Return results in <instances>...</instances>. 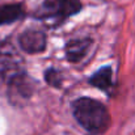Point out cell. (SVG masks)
I'll return each mask as SVG.
<instances>
[{"label": "cell", "mask_w": 135, "mask_h": 135, "mask_svg": "<svg viewBox=\"0 0 135 135\" xmlns=\"http://www.w3.org/2000/svg\"><path fill=\"white\" fill-rule=\"evenodd\" d=\"M72 113L81 127L92 134H102L110 126V114L104 104L90 97L72 102Z\"/></svg>", "instance_id": "1"}, {"label": "cell", "mask_w": 135, "mask_h": 135, "mask_svg": "<svg viewBox=\"0 0 135 135\" xmlns=\"http://www.w3.org/2000/svg\"><path fill=\"white\" fill-rule=\"evenodd\" d=\"M83 5L80 0H45L34 12V17L40 20H52L60 24L66 18L79 13Z\"/></svg>", "instance_id": "2"}, {"label": "cell", "mask_w": 135, "mask_h": 135, "mask_svg": "<svg viewBox=\"0 0 135 135\" xmlns=\"http://www.w3.org/2000/svg\"><path fill=\"white\" fill-rule=\"evenodd\" d=\"M18 45L28 54H38L46 49V34L37 29H26L18 36Z\"/></svg>", "instance_id": "3"}, {"label": "cell", "mask_w": 135, "mask_h": 135, "mask_svg": "<svg viewBox=\"0 0 135 135\" xmlns=\"http://www.w3.org/2000/svg\"><path fill=\"white\" fill-rule=\"evenodd\" d=\"M90 38H78L67 42L66 45V58L71 63H78L83 58H85L90 45H92Z\"/></svg>", "instance_id": "4"}, {"label": "cell", "mask_w": 135, "mask_h": 135, "mask_svg": "<svg viewBox=\"0 0 135 135\" xmlns=\"http://www.w3.org/2000/svg\"><path fill=\"white\" fill-rule=\"evenodd\" d=\"M9 92L11 96H18V98H29L33 92L32 81L26 78V75L13 76L9 83Z\"/></svg>", "instance_id": "5"}, {"label": "cell", "mask_w": 135, "mask_h": 135, "mask_svg": "<svg viewBox=\"0 0 135 135\" xmlns=\"http://www.w3.org/2000/svg\"><path fill=\"white\" fill-rule=\"evenodd\" d=\"M89 84L98 89L108 92L113 85V72L109 66H104L97 72H94L89 79Z\"/></svg>", "instance_id": "6"}, {"label": "cell", "mask_w": 135, "mask_h": 135, "mask_svg": "<svg viewBox=\"0 0 135 135\" xmlns=\"http://www.w3.org/2000/svg\"><path fill=\"white\" fill-rule=\"evenodd\" d=\"M24 15L21 4H4L0 5V25L11 24Z\"/></svg>", "instance_id": "7"}, {"label": "cell", "mask_w": 135, "mask_h": 135, "mask_svg": "<svg viewBox=\"0 0 135 135\" xmlns=\"http://www.w3.org/2000/svg\"><path fill=\"white\" fill-rule=\"evenodd\" d=\"M45 80L47 84H50V85L54 87V88H60L62 81H63L60 72H59L58 70H55V68H49V70H46Z\"/></svg>", "instance_id": "8"}]
</instances>
